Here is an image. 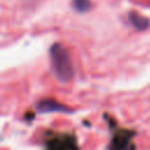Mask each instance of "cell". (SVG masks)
<instances>
[{
  "instance_id": "3957f363",
  "label": "cell",
  "mask_w": 150,
  "mask_h": 150,
  "mask_svg": "<svg viewBox=\"0 0 150 150\" xmlns=\"http://www.w3.org/2000/svg\"><path fill=\"white\" fill-rule=\"evenodd\" d=\"M39 109L41 111H52V110H66V108L63 105H60L55 102H50V101H45L39 105Z\"/></svg>"
},
{
  "instance_id": "7a4b0ae2",
  "label": "cell",
  "mask_w": 150,
  "mask_h": 150,
  "mask_svg": "<svg viewBox=\"0 0 150 150\" xmlns=\"http://www.w3.org/2000/svg\"><path fill=\"white\" fill-rule=\"evenodd\" d=\"M130 22L137 28V29H146V27L149 26V21L146 18H143L136 13H131L129 15Z\"/></svg>"
},
{
  "instance_id": "6da1fadb",
  "label": "cell",
  "mask_w": 150,
  "mask_h": 150,
  "mask_svg": "<svg viewBox=\"0 0 150 150\" xmlns=\"http://www.w3.org/2000/svg\"><path fill=\"white\" fill-rule=\"evenodd\" d=\"M50 63L54 75L61 82H67L73 77V66L66 48L59 43L50 48Z\"/></svg>"
}]
</instances>
